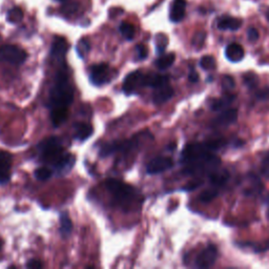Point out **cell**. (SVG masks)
<instances>
[{"label": "cell", "mask_w": 269, "mask_h": 269, "mask_svg": "<svg viewBox=\"0 0 269 269\" xmlns=\"http://www.w3.org/2000/svg\"><path fill=\"white\" fill-rule=\"evenodd\" d=\"M73 100L74 90L70 78L66 72L61 71L56 75L54 85L50 90L49 107L51 110H68L69 106L73 103Z\"/></svg>", "instance_id": "obj_1"}, {"label": "cell", "mask_w": 269, "mask_h": 269, "mask_svg": "<svg viewBox=\"0 0 269 269\" xmlns=\"http://www.w3.org/2000/svg\"><path fill=\"white\" fill-rule=\"evenodd\" d=\"M104 186L113 197L116 205L123 209H127L129 206H132L138 197V192L132 185H128L122 181L108 179L105 181Z\"/></svg>", "instance_id": "obj_2"}, {"label": "cell", "mask_w": 269, "mask_h": 269, "mask_svg": "<svg viewBox=\"0 0 269 269\" xmlns=\"http://www.w3.org/2000/svg\"><path fill=\"white\" fill-rule=\"evenodd\" d=\"M38 152L42 161L50 163L53 168L67 154L61 140L57 137H50L42 140L38 145Z\"/></svg>", "instance_id": "obj_3"}, {"label": "cell", "mask_w": 269, "mask_h": 269, "mask_svg": "<svg viewBox=\"0 0 269 269\" xmlns=\"http://www.w3.org/2000/svg\"><path fill=\"white\" fill-rule=\"evenodd\" d=\"M223 141H215V142H209V143H193L188 144L185 146L181 154V162L182 163H192L199 161L201 159L210 155L211 151H215L219 148Z\"/></svg>", "instance_id": "obj_4"}, {"label": "cell", "mask_w": 269, "mask_h": 269, "mask_svg": "<svg viewBox=\"0 0 269 269\" xmlns=\"http://www.w3.org/2000/svg\"><path fill=\"white\" fill-rule=\"evenodd\" d=\"M27 59V53L19 46L12 44L0 45V61L7 62L13 66H20Z\"/></svg>", "instance_id": "obj_5"}, {"label": "cell", "mask_w": 269, "mask_h": 269, "mask_svg": "<svg viewBox=\"0 0 269 269\" xmlns=\"http://www.w3.org/2000/svg\"><path fill=\"white\" fill-rule=\"evenodd\" d=\"M112 79V71L107 63L94 64L90 69V80L94 86L101 87Z\"/></svg>", "instance_id": "obj_6"}, {"label": "cell", "mask_w": 269, "mask_h": 269, "mask_svg": "<svg viewBox=\"0 0 269 269\" xmlns=\"http://www.w3.org/2000/svg\"><path fill=\"white\" fill-rule=\"evenodd\" d=\"M144 75L141 71H134L127 74L123 81V91L126 95L137 94L144 87Z\"/></svg>", "instance_id": "obj_7"}, {"label": "cell", "mask_w": 269, "mask_h": 269, "mask_svg": "<svg viewBox=\"0 0 269 269\" xmlns=\"http://www.w3.org/2000/svg\"><path fill=\"white\" fill-rule=\"evenodd\" d=\"M218 258V249L215 245L209 244L204 248L202 252L197 256L196 258V266L198 268L204 269V268H209L213 264L216 263Z\"/></svg>", "instance_id": "obj_8"}, {"label": "cell", "mask_w": 269, "mask_h": 269, "mask_svg": "<svg viewBox=\"0 0 269 269\" xmlns=\"http://www.w3.org/2000/svg\"><path fill=\"white\" fill-rule=\"evenodd\" d=\"M174 166V161L170 157H157L147 164L146 172L150 175H158L169 171Z\"/></svg>", "instance_id": "obj_9"}, {"label": "cell", "mask_w": 269, "mask_h": 269, "mask_svg": "<svg viewBox=\"0 0 269 269\" xmlns=\"http://www.w3.org/2000/svg\"><path fill=\"white\" fill-rule=\"evenodd\" d=\"M13 157L6 152L0 150V184H5L11 179Z\"/></svg>", "instance_id": "obj_10"}, {"label": "cell", "mask_w": 269, "mask_h": 269, "mask_svg": "<svg viewBox=\"0 0 269 269\" xmlns=\"http://www.w3.org/2000/svg\"><path fill=\"white\" fill-rule=\"evenodd\" d=\"M68 51H69V43L67 39L59 36L55 37L51 48V57L58 61H62L66 58Z\"/></svg>", "instance_id": "obj_11"}, {"label": "cell", "mask_w": 269, "mask_h": 269, "mask_svg": "<svg viewBox=\"0 0 269 269\" xmlns=\"http://www.w3.org/2000/svg\"><path fill=\"white\" fill-rule=\"evenodd\" d=\"M155 91L153 94V101L156 104H162L164 102L169 101L173 98L175 91L174 89L170 86V83H166L159 88L154 89Z\"/></svg>", "instance_id": "obj_12"}, {"label": "cell", "mask_w": 269, "mask_h": 269, "mask_svg": "<svg viewBox=\"0 0 269 269\" xmlns=\"http://www.w3.org/2000/svg\"><path fill=\"white\" fill-rule=\"evenodd\" d=\"M185 11H186V2H185V0H174L170 10L171 21L175 23L182 21L185 17Z\"/></svg>", "instance_id": "obj_13"}, {"label": "cell", "mask_w": 269, "mask_h": 269, "mask_svg": "<svg viewBox=\"0 0 269 269\" xmlns=\"http://www.w3.org/2000/svg\"><path fill=\"white\" fill-rule=\"evenodd\" d=\"M217 26L221 31H238L242 26V20L231 16H223L218 20Z\"/></svg>", "instance_id": "obj_14"}, {"label": "cell", "mask_w": 269, "mask_h": 269, "mask_svg": "<svg viewBox=\"0 0 269 269\" xmlns=\"http://www.w3.org/2000/svg\"><path fill=\"white\" fill-rule=\"evenodd\" d=\"M166 83H170L168 75H160L156 73H148L144 75V87H150L153 89L159 88Z\"/></svg>", "instance_id": "obj_15"}, {"label": "cell", "mask_w": 269, "mask_h": 269, "mask_svg": "<svg viewBox=\"0 0 269 269\" xmlns=\"http://www.w3.org/2000/svg\"><path fill=\"white\" fill-rule=\"evenodd\" d=\"M225 56L230 62H240L244 58L245 52L239 43H230L225 49Z\"/></svg>", "instance_id": "obj_16"}, {"label": "cell", "mask_w": 269, "mask_h": 269, "mask_svg": "<svg viewBox=\"0 0 269 269\" xmlns=\"http://www.w3.org/2000/svg\"><path fill=\"white\" fill-rule=\"evenodd\" d=\"M92 133H94V128L89 123L78 122L74 124V138L79 141H86Z\"/></svg>", "instance_id": "obj_17"}, {"label": "cell", "mask_w": 269, "mask_h": 269, "mask_svg": "<svg viewBox=\"0 0 269 269\" xmlns=\"http://www.w3.org/2000/svg\"><path fill=\"white\" fill-rule=\"evenodd\" d=\"M238 119V109L237 108H225L222 110V113L217 117L216 122L219 125L228 126L237 121Z\"/></svg>", "instance_id": "obj_18"}, {"label": "cell", "mask_w": 269, "mask_h": 269, "mask_svg": "<svg viewBox=\"0 0 269 269\" xmlns=\"http://www.w3.org/2000/svg\"><path fill=\"white\" fill-rule=\"evenodd\" d=\"M236 96L230 94V92H227L223 97H221L219 99H215L210 104V107L212 110H223L225 108H227L231 103H233L235 100Z\"/></svg>", "instance_id": "obj_19"}, {"label": "cell", "mask_w": 269, "mask_h": 269, "mask_svg": "<svg viewBox=\"0 0 269 269\" xmlns=\"http://www.w3.org/2000/svg\"><path fill=\"white\" fill-rule=\"evenodd\" d=\"M73 231V222L67 211L60 215V234L62 237L68 238Z\"/></svg>", "instance_id": "obj_20"}, {"label": "cell", "mask_w": 269, "mask_h": 269, "mask_svg": "<svg viewBox=\"0 0 269 269\" xmlns=\"http://www.w3.org/2000/svg\"><path fill=\"white\" fill-rule=\"evenodd\" d=\"M229 179V173L226 170H216L209 174V180L213 185H223Z\"/></svg>", "instance_id": "obj_21"}, {"label": "cell", "mask_w": 269, "mask_h": 269, "mask_svg": "<svg viewBox=\"0 0 269 269\" xmlns=\"http://www.w3.org/2000/svg\"><path fill=\"white\" fill-rule=\"evenodd\" d=\"M176 60V55L174 53L162 55L156 61V67L159 70H168L171 68Z\"/></svg>", "instance_id": "obj_22"}, {"label": "cell", "mask_w": 269, "mask_h": 269, "mask_svg": "<svg viewBox=\"0 0 269 269\" xmlns=\"http://www.w3.org/2000/svg\"><path fill=\"white\" fill-rule=\"evenodd\" d=\"M6 19L11 23H19L23 19V12L20 7L14 6L6 14Z\"/></svg>", "instance_id": "obj_23"}, {"label": "cell", "mask_w": 269, "mask_h": 269, "mask_svg": "<svg viewBox=\"0 0 269 269\" xmlns=\"http://www.w3.org/2000/svg\"><path fill=\"white\" fill-rule=\"evenodd\" d=\"M119 31H120V33H121V35L124 37V38L127 40H133L134 37H135V34H136L135 26L131 23H127V22H122L121 24H120Z\"/></svg>", "instance_id": "obj_24"}, {"label": "cell", "mask_w": 269, "mask_h": 269, "mask_svg": "<svg viewBox=\"0 0 269 269\" xmlns=\"http://www.w3.org/2000/svg\"><path fill=\"white\" fill-rule=\"evenodd\" d=\"M90 43L89 41V39L87 38H82L78 41L77 46H76V51L78 53V56L80 58H85L87 56V54L90 52Z\"/></svg>", "instance_id": "obj_25"}, {"label": "cell", "mask_w": 269, "mask_h": 269, "mask_svg": "<svg viewBox=\"0 0 269 269\" xmlns=\"http://www.w3.org/2000/svg\"><path fill=\"white\" fill-rule=\"evenodd\" d=\"M200 66L203 70L211 71L216 69V59L215 57L210 56V55H205L200 60Z\"/></svg>", "instance_id": "obj_26"}, {"label": "cell", "mask_w": 269, "mask_h": 269, "mask_svg": "<svg viewBox=\"0 0 269 269\" xmlns=\"http://www.w3.org/2000/svg\"><path fill=\"white\" fill-rule=\"evenodd\" d=\"M219 194V191L215 188H211V189H206L204 190L200 196H199V200L201 202H204V203H207V202H210L212 201L213 199H216L218 197Z\"/></svg>", "instance_id": "obj_27"}, {"label": "cell", "mask_w": 269, "mask_h": 269, "mask_svg": "<svg viewBox=\"0 0 269 269\" xmlns=\"http://www.w3.org/2000/svg\"><path fill=\"white\" fill-rule=\"evenodd\" d=\"M168 43H169V39H168V37H166L164 34L157 35V37H156V46H157L158 54H162L165 51L166 46H168Z\"/></svg>", "instance_id": "obj_28"}, {"label": "cell", "mask_w": 269, "mask_h": 269, "mask_svg": "<svg viewBox=\"0 0 269 269\" xmlns=\"http://www.w3.org/2000/svg\"><path fill=\"white\" fill-rule=\"evenodd\" d=\"M53 175V172L48 168H39L35 171V177L39 181L49 180Z\"/></svg>", "instance_id": "obj_29"}, {"label": "cell", "mask_w": 269, "mask_h": 269, "mask_svg": "<svg viewBox=\"0 0 269 269\" xmlns=\"http://www.w3.org/2000/svg\"><path fill=\"white\" fill-rule=\"evenodd\" d=\"M238 246L241 247H247L250 246L252 248H254V250L256 253H261V252H266V250H269V242L266 243H237Z\"/></svg>", "instance_id": "obj_30"}, {"label": "cell", "mask_w": 269, "mask_h": 269, "mask_svg": "<svg viewBox=\"0 0 269 269\" xmlns=\"http://www.w3.org/2000/svg\"><path fill=\"white\" fill-rule=\"evenodd\" d=\"M243 81L249 89H255L259 83V79L255 74H247V75L244 76Z\"/></svg>", "instance_id": "obj_31"}, {"label": "cell", "mask_w": 269, "mask_h": 269, "mask_svg": "<svg viewBox=\"0 0 269 269\" xmlns=\"http://www.w3.org/2000/svg\"><path fill=\"white\" fill-rule=\"evenodd\" d=\"M222 87H223V89L227 91L229 90H233L236 87V82H235V79L231 77V76H224L223 79H222Z\"/></svg>", "instance_id": "obj_32"}, {"label": "cell", "mask_w": 269, "mask_h": 269, "mask_svg": "<svg viewBox=\"0 0 269 269\" xmlns=\"http://www.w3.org/2000/svg\"><path fill=\"white\" fill-rule=\"evenodd\" d=\"M136 54H137V59H139V60L145 59L148 55V52H147V49L145 48V45L138 44L136 46Z\"/></svg>", "instance_id": "obj_33"}, {"label": "cell", "mask_w": 269, "mask_h": 269, "mask_svg": "<svg viewBox=\"0 0 269 269\" xmlns=\"http://www.w3.org/2000/svg\"><path fill=\"white\" fill-rule=\"evenodd\" d=\"M205 38H206V34L204 32H199L194 35L192 39V44L196 46H202L204 41H205Z\"/></svg>", "instance_id": "obj_34"}, {"label": "cell", "mask_w": 269, "mask_h": 269, "mask_svg": "<svg viewBox=\"0 0 269 269\" xmlns=\"http://www.w3.org/2000/svg\"><path fill=\"white\" fill-rule=\"evenodd\" d=\"M261 174L264 176L265 178H269V154L262 160Z\"/></svg>", "instance_id": "obj_35"}, {"label": "cell", "mask_w": 269, "mask_h": 269, "mask_svg": "<svg viewBox=\"0 0 269 269\" xmlns=\"http://www.w3.org/2000/svg\"><path fill=\"white\" fill-rule=\"evenodd\" d=\"M247 36L250 42H256L259 39V32L258 30L255 29V27H250L247 32Z\"/></svg>", "instance_id": "obj_36"}, {"label": "cell", "mask_w": 269, "mask_h": 269, "mask_svg": "<svg viewBox=\"0 0 269 269\" xmlns=\"http://www.w3.org/2000/svg\"><path fill=\"white\" fill-rule=\"evenodd\" d=\"M202 183H203V182H202L201 180H193L192 182L188 183V184L186 185V186H185L183 189H184V190H187V191H191V190H193V189L198 188Z\"/></svg>", "instance_id": "obj_37"}, {"label": "cell", "mask_w": 269, "mask_h": 269, "mask_svg": "<svg viewBox=\"0 0 269 269\" xmlns=\"http://www.w3.org/2000/svg\"><path fill=\"white\" fill-rule=\"evenodd\" d=\"M26 267H29V268H42L43 265L39 261V260L33 259V260H31V261H29L26 263Z\"/></svg>", "instance_id": "obj_38"}, {"label": "cell", "mask_w": 269, "mask_h": 269, "mask_svg": "<svg viewBox=\"0 0 269 269\" xmlns=\"http://www.w3.org/2000/svg\"><path fill=\"white\" fill-rule=\"evenodd\" d=\"M257 97L261 100H268L269 99V88L260 90L257 94Z\"/></svg>", "instance_id": "obj_39"}, {"label": "cell", "mask_w": 269, "mask_h": 269, "mask_svg": "<svg viewBox=\"0 0 269 269\" xmlns=\"http://www.w3.org/2000/svg\"><path fill=\"white\" fill-rule=\"evenodd\" d=\"M188 80L191 82V83H197L199 81V75L198 73L194 71V70H190L189 74H188Z\"/></svg>", "instance_id": "obj_40"}, {"label": "cell", "mask_w": 269, "mask_h": 269, "mask_svg": "<svg viewBox=\"0 0 269 269\" xmlns=\"http://www.w3.org/2000/svg\"><path fill=\"white\" fill-rule=\"evenodd\" d=\"M2 246H3V242H2V240H1V239H0V250H1Z\"/></svg>", "instance_id": "obj_41"}, {"label": "cell", "mask_w": 269, "mask_h": 269, "mask_svg": "<svg viewBox=\"0 0 269 269\" xmlns=\"http://www.w3.org/2000/svg\"><path fill=\"white\" fill-rule=\"evenodd\" d=\"M266 18H267V20L269 21V10H268L267 13H266Z\"/></svg>", "instance_id": "obj_42"}, {"label": "cell", "mask_w": 269, "mask_h": 269, "mask_svg": "<svg viewBox=\"0 0 269 269\" xmlns=\"http://www.w3.org/2000/svg\"><path fill=\"white\" fill-rule=\"evenodd\" d=\"M267 217H268V219H269V207H268V210H267Z\"/></svg>", "instance_id": "obj_43"}, {"label": "cell", "mask_w": 269, "mask_h": 269, "mask_svg": "<svg viewBox=\"0 0 269 269\" xmlns=\"http://www.w3.org/2000/svg\"><path fill=\"white\" fill-rule=\"evenodd\" d=\"M59 1H67V0H59Z\"/></svg>", "instance_id": "obj_44"}]
</instances>
